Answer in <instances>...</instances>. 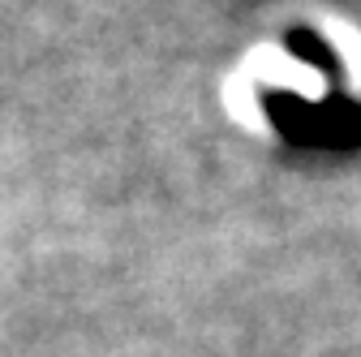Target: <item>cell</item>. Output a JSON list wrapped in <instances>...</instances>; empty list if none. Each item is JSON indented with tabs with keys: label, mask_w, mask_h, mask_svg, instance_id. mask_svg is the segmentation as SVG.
I'll return each instance as SVG.
<instances>
[{
	"label": "cell",
	"mask_w": 361,
	"mask_h": 357,
	"mask_svg": "<svg viewBox=\"0 0 361 357\" xmlns=\"http://www.w3.org/2000/svg\"><path fill=\"white\" fill-rule=\"evenodd\" d=\"M215 104L276 159L361 155V18L331 5L276 13L224 61Z\"/></svg>",
	"instance_id": "6da1fadb"
}]
</instances>
